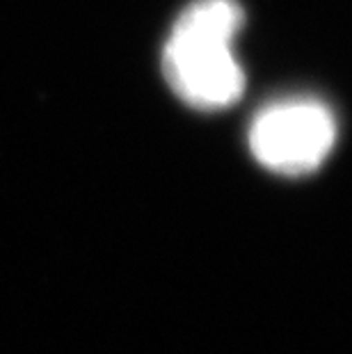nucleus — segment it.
I'll list each match as a JSON object with an SVG mask.
<instances>
[{
    "mask_svg": "<svg viewBox=\"0 0 352 354\" xmlns=\"http://www.w3.org/2000/svg\"><path fill=\"white\" fill-rule=\"evenodd\" d=\"M245 12L236 0H192L178 14L163 46V73L183 103L224 110L245 92L236 39Z\"/></svg>",
    "mask_w": 352,
    "mask_h": 354,
    "instance_id": "obj_1",
    "label": "nucleus"
},
{
    "mask_svg": "<svg viewBox=\"0 0 352 354\" xmlns=\"http://www.w3.org/2000/svg\"><path fill=\"white\" fill-rule=\"evenodd\" d=\"M336 119L329 105L311 96H288L268 103L252 119V156L281 176H304L327 160L336 145Z\"/></svg>",
    "mask_w": 352,
    "mask_h": 354,
    "instance_id": "obj_2",
    "label": "nucleus"
}]
</instances>
